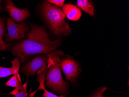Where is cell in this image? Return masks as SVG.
I'll return each instance as SVG.
<instances>
[{"label":"cell","instance_id":"obj_10","mask_svg":"<svg viewBox=\"0 0 129 97\" xmlns=\"http://www.w3.org/2000/svg\"><path fill=\"white\" fill-rule=\"evenodd\" d=\"M12 66L11 68L5 67L0 66V78L19 73L21 63L17 57L11 62Z\"/></svg>","mask_w":129,"mask_h":97},{"label":"cell","instance_id":"obj_13","mask_svg":"<svg viewBox=\"0 0 129 97\" xmlns=\"http://www.w3.org/2000/svg\"><path fill=\"white\" fill-rule=\"evenodd\" d=\"M5 25L3 20L0 17V51L8 50V44H6L3 40L5 34Z\"/></svg>","mask_w":129,"mask_h":97},{"label":"cell","instance_id":"obj_11","mask_svg":"<svg viewBox=\"0 0 129 97\" xmlns=\"http://www.w3.org/2000/svg\"><path fill=\"white\" fill-rule=\"evenodd\" d=\"M77 5L80 9L90 15L93 16L94 15V7L92 1L89 0H78Z\"/></svg>","mask_w":129,"mask_h":97},{"label":"cell","instance_id":"obj_15","mask_svg":"<svg viewBox=\"0 0 129 97\" xmlns=\"http://www.w3.org/2000/svg\"><path fill=\"white\" fill-rule=\"evenodd\" d=\"M108 89V88L105 86L99 87L96 90L91 97H105L103 95V94Z\"/></svg>","mask_w":129,"mask_h":97},{"label":"cell","instance_id":"obj_3","mask_svg":"<svg viewBox=\"0 0 129 97\" xmlns=\"http://www.w3.org/2000/svg\"><path fill=\"white\" fill-rule=\"evenodd\" d=\"M42 11L50 28L56 35L62 37L71 33V29L66 21V16L59 7L45 1L42 5Z\"/></svg>","mask_w":129,"mask_h":97},{"label":"cell","instance_id":"obj_17","mask_svg":"<svg viewBox=\"0 0 129 97\" xmlns=\"http://www.w3.org/2000/svg\"><path fill=\"white\" fill-rule=\"evenodd\" d=\"M2 11V7L0 6V11Z\"/></svg>","mask_w":129,"mask_h":97},{"label":"cell","instance_id":"obj_16","mask_svg":"<svg viewBox=\"0 0 129 97\" xmlns=\"http://www.w3.org/2000/svg\"><path fill=\"white\" fill-rule=\"evenodd\" d=\"M64 0H61V1H57V0H49L48 1V2L53 5H55L56 6L58 7H63L64 6Z\"/></svg>","mask_w":129,"mask_h":97},{"label":"cell","instance_id":"obj_4","mask_svg":"<svg viewBox=\"0 0 129 97\" xmlns=\"http://www.w3.org/2000/svg\"><path fill=\"white\" fill-rule=\"evenodd\" d=\"M60 65L66 79L74 84L80 72V67L77 62L68 55L64 56L63 53L60 56Z\"/></svg>","mask_w":129,"mask_h":97},{"label":"cell","instance_id":"obj_6","mask_svg":"<svg viewBox=\"0 0 129 97\" xmlns=\"http://www.w3.org/2000/svg\"><path fill=\"white\" fill-rule=\"evenodd\" d=\"M48 59L47 54L37 56L23 65L20 71L26 76L27 79L37 73L38 75L41 74L48 68Z\"/></svg>","mask_w":129,"mask_h":97},{"label":"cell","instance_id":"obj_14","mask_svg":"<svg viewBox=\"0 0 129 97\" xmlns=\"http://www.w3.org/2000/svg\"><path fill=\"white\" fill-rule=\"evenodd\" d=\"M27 80L26 82L23 85L24 89L22 90H19L16 94L14 95V97H29L27 91Z\"/></svg>","mask_w":129,"mask_h":97},{"label":"cell","instance_id":"obj_9","mask_svg":"<svg viewBox=\"0 0 129 97\" xmlns=\"http://www.w3.org/2000/svg\"><path fill=\"white\" fill-rule=\"evenodd\" d=\"M48 68L46 69L41 74H39L38 75L37 79V81L39 82L40 84V86L38 87V89L35 90V91L33 92L32 93H31L29 94V96L30 97H33L34 95L37 92V90H44V93L43 94V97H66L67 94L63 95H60V96H58L54 94L52 92H50L48 91L46 89L45 87V76L46 75L47 71Z\"/></svg>","mask_w":129,"mask_h":97},{"label":"cell","instance_id":"obj_8","mask_svg":"<svg viewBox=\"0 0 129 97\" xmlns=\"http://www.w3.org/2000/svg\"><path fill=\"white\" fill-rule=\"evenodd\" d=\"M63 12L65 16L71 21H77L80 19L82 16V12L80 9L73 4L64 5Z\"/></svg>","mask_w":129,"mask_h":97},{"label":"cell","instance_id":"obj_12","mask_svg":"<svg viewBox=\"0 0 129 97\" xmlns=\"http://www.w3.org/2000/svg\"><path fill=\"white\" fill-rule=\"evenodd\" d=\"M6 85L7 86L15 87L19 90H22L24 89L23 85L22 84L21 81L19 73L15 74L12 76L6 82Z\"/></svg>","mask_w":129,"mask_h":97},{"label":"cell","instance_id":"obj_5","mask_svg":"<svg viewBox=\"0 0 129 97\" xmlns=\"http://www.w3.org/2000/svg\"><path fill=\"white\" fill-rule=\"evenodd\" d=\"M7 25L8 33L5 35V40L7 43L23 39L26 32L29 30L26 23H16L11 17L7 18Z\"/></svg>","mask_w":129,"mask_h":97},{"label":"cell","instance_id":"obj_1","mask_svg":"<svg viewBox=\"0 0 129 97\" xmlns=\"http://www.w3.org/2000/svg\"><path fill=\"white\" fill-rule=\"evenodd\" d=\"M31 30L27 34L26 38L8 48L21 62L35 55L53 52L62 43L61 39L51 41L43 26L31 24Z\"/></svg>","mask_w":129,"mask_h":97},{"label":"cell","instance_id":"obj_2","mask_svg":"<svg viewBox=\"0 0 129 97\" xmlns=\"http://www.w3.org/2000/svg\"><path fill=\"white\" fill-rule=\"evenodd\" d=\"M64 53L61 51H54L47 54L48 57L46 86L59 94L68 92L69 84L64 81L60 65V56Z\"/></svg>","mask_w":129,"mask_h":97},{"label":"cell","instance_id":"obj_7","mask_svg":"<svg viewBox=\"0 0 129 97\" xmlns=\"http://www.w3.org/2000/svg\"><path fill=\"white\" fill-rule=\"evenodd\" d=\"M5 10L8 11L10 16L17 22H22L31 16L27 9L18 8L10 0L6 1Z\"/></svg>","mask_w":129,"mask_h":97}]
</instances>
